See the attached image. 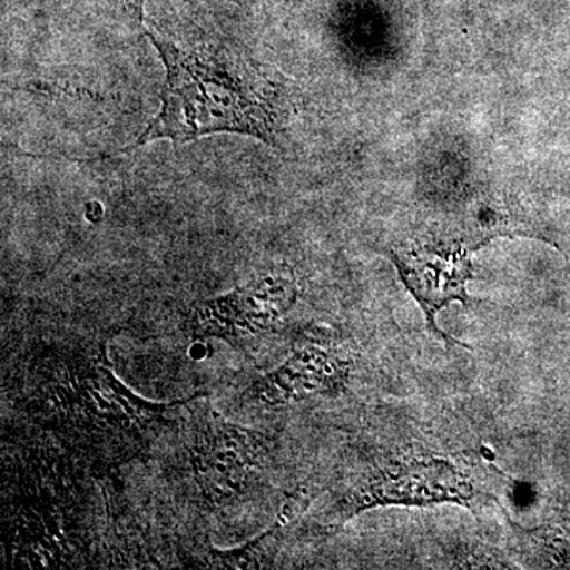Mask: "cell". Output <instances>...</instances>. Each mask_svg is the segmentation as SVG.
Listing matches in <instances>:
<instances>
[{
  "label": "cell",
  "instance_id": "cell-1",
  "mask_svg": "<svg viewBox=\"0 0 570 570\" xmlns=\"http://www.w3.org/2000/svg\"><path fill=\"white\" fill-rule=\"evenodd\" d=\"M148 37L167 78L159 115L135 146L163 138L186 142L217 132L276 145L298 110L294 82L234 48L179 45L156 32Z\"/></svg>",
  "mask_w": 570,
  "mask_h": 570
},
{
  "label": "cell",
  "instance_id": "cell-3",
  "mask_svg": "<svg viewBox=\"0 0 570 570\" xmlns=\"http://www.w3.org/2000/svg\"><path fill=\"white\" fill-rule=\"evenodd\" d=\"M295 287L287 277L266 275L230 294L195 303L187 326L195 337H219L243 344L249 336L268 332L295 302Z\"/></svg>",
  "mask_w": 570,
  "mask_h": 570
},
{
  "label": "cell",
  "instance_id": "cell-6",
  "mask_svg": "<svg viewBox=\"0 0 570 570\" xmlns=\"http://www.w3.org/2000/svg\"><path fill=\"white\" fill-rule=\"evenodd\" d=\"M124 18H127L134 26L142 24V14H145L146 0H110Z\"/></svg>",
  "mask_w": 570,
  "mask_h": 570
},
{
  "label": "cell",
  "instance_id": "cell-2",
  "mask_svg": "<svg viewBox=\"0 0 570 570\" xmlns=\"http://www.w3.org/2000/svg\"><path fill=\"white\" fill-rule=\"evenodd\" d=\"M189 449L195 480L212 502L246 494L265 459L261 433L227 422L208 406L194 414Z\"/></svg>",
  "mask_w": 570,
  "mask_h": 570
},
{
  "label": "cell",
  "instance_id": "cell-4",
  "mask_svg": "<svg viewBox=\"0 0 570 570\" xmlns=\"http://www.w3.org/2000/svg\"><path fill=\"white\" fill-rule=\"evenodd\" d=\"M401 279L417 299L426 316L428 330L449 344H461L441 332L436 316L452 302L469 305L466 283L472 277L466 253H411L393 255Z\"/></svg>",
  "mask_w": 570,
  "mask_h": 570
},
{
  "label": "cell",
  "instance_id": "cell-5",
  "mask_svg": "<svg viewBox=\"0 0 570 570\" xmlns=\"http://www.w3.org/2000/svg\"><path fill=\"white\" fill-rule=\"evenodd\" d=\"M335 367L316 337L296 348L294 356L279 370L258 379L253 385V395L268 404L285 403L303 393L316 392L332 384Z\"/></svg>",
  "mask_w": 570,
  "mask_h": 570
}]
</instances>
